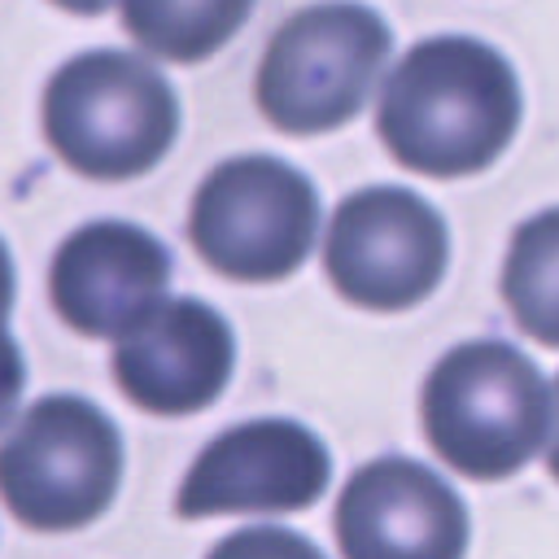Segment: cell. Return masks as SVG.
<instances>
[{"label": "cell", "mask_w": 559, "mask_h": 559, "mask_svg": "<svg viewBox=\"0 0 559 559\" xmlns=\"http://www.w3.org/2000/svg\"><path fill=\"white\" fill-rule=\"evenodd\" d=\"M389 26L358 0H323L293 13L266 44L258 66V109L288 135H319L349 122L384 57Z\"/></svg>", "instance_id": "4"}, {"label": "cell", "mask_w": 559, "mask_h": 559, "mask_svg": "<svg viewBox=\"0 0 559 559\" xmlns=\"http://www.w3.org/2000/svg\"><path fill=\"white\" fill-rule=\"evenodd\" d=\"M170 253L135 223H87L52 258V306L87 336H127L166 301Z\"/></svg>", "instance_id": "11"}, {"label": "cell", "mask_w": 559, "mask_h": 559, "mask_svg": "<svg viewBox=\"0 0 559 559\" xmlns=\"http://www.w3.org/2000/svg\"><path fill=\"white\" fill-rule=\"evenodd\" d=\"M336 542L345 559H463L467 511L437 472L384 454L345 480Z\"/></svg>", "instance_id": "9"}, {"label": "cell", "mask_w": 559, "mask_h": 559, "mask_svg": "<svg viewBox=\"0 0 559 559\" xmlns=\"http://www.w3.org/2000/svg\"><path fill=\"white\" fill-rule=\"evenodd\" d=\"M188 231L197 253L227 280L271 284L293 275L319 231L314 183L275 157H231L192 197Z\"/></svg>", "instance_id": "6"}, {"label": "cell", "mask_w": 559, "mask_h": 559, "mask_svg": "<svg viewBox=\"0 0 559 559\" xmlns=\"http://www.w3.org/2000/svg\"><path fill=\"white\" fill-rule=\"evenodd\" d=\"M61 9H70V13H105L114 0H57Z\"/></svg>", "instance_id": "17"}, {"label": "cell", "mask_w": 559, "mask_h": 559, "mask_svg": "<svg viewBox=\"0 0 559 559\" xmlns=\"http://www.w3.org/2000/svg\"><path fill=\"white\" fill-rule=\"evenodd\" d=\"M332 459L323 441L297 419H249L218 432L188 467L175 511L245 515V511H301L328 489Z\"/></svg>", "instance_id": "8"}, {"label": "cell", "mask_w": 559, "mask_h": 559, "mask_svg": "<svg viewBox=\"0 0 559 559\" xmlns=\"http://www.w3.org/2000/svg\"><path fill=\"white\" fill-rule=\"evenodd\" d=\"M179 131L170 83L131 52H83L44 87V135L87 179H131L166 157Z\"/></svg>", "instance_id": "3"}, {"label": "cell", "mask_w": 559, "mask_h": 559, "mask_svg": "<svg viewBox=\"0 0 559 559\" xmlns=\"http://www.w3.org/2000/svg\"><path fill=\"white\" fill-rule=\"evenodd\" d=\"M555 411H559V380H555ZM546 467L559 480V415H555V432H550V445H546Z\"/></svg>", "instance_id": "16"}, {"label": "cell", "mask_w": 559, "mask_h": 559, "mask_svg": "<svg viewBox=\"0 0 559 559\" xmlns=\"http://www.w3.org/2000/svg\"><path fill=\"white\" fill-rule=\"evenodd\" d=\"M419 419L428 445L472 480L520 472L546 441L550 389L507 341H467L424 380Z\"/></svg>", "instance_id": "2"}, {"label": "cell", "mask_w": 559, "mask_h": 559, "mask_svg": "<svg viewBox=\"0 0 559 559\" xmlns=\"http://www.w3.org/2000/svg\"><path fill=\"white\" fill-rule=\"evenodd\" d=\"M210 559H323V555L314 550V542H306L293 528L258 524V528H240V533L223 537L210 550Z\"/></svg>", "instance_id": "14"}, {"label": "cell", "mask_w": 559, "mask_h": 559, "mask_svg": "<svg viewBox=\"0 0 559 559\" xmlns=\"http://www.w3.org/2000/svg\"><path fill=\"white\" fill-rule=\"evenodd\" d=\"M520 109V83L502 52L472 35H432L389 70L376 131L406 170L454 179L485 170L511 144Z\"/></svg>", "instance_id": "1"}, {"label": "cell", "mask_w": 559, "mask_h": 559, "mask_svg": "<svg viewBox=\"0 0 559 559\" xmlns=\"http://www.w3.org/2000/svg\"><path fill=\"white\" fill-rule=\"evenodd\" d=\"M9 310H13V262L9 249L0 240V424L13 415L22 384H26V367H22V349L9 336Z\"/></svg>", "instance_id": "15"}, {"label": "cell", "mask_w": 559, "mask_h": 559, "mask_svg": "<svg viewBox=\"0 0 559 559\" xmlns=\"http://www.w3.org/2000/svg\"><path fill=\"white\" fill-rule=\"evenodd\" d=\"M122 476V441L105 411L83 397H39L0 441V498L44 533L96 520Z\"/></svg>", "instance_id": "5"}, {"label": "cell", "mask_w": 559, "mask_h": 559, "mask_svg": "<svg viewBox=\"0 0 559 559\" xmlns=\"http://www.w3.org/2000/svg\"><path fill=\"white\" fill-rule=\"evenodd\" d=\"M445 223L406 188H362L332 214L323 271L332 288L362 310H406L424 301L445 271Z\"/></svg>", "instance_id": "7"}, {"label": "cell", "mask_w": 559, "mask_h": 559, "mask_svg": "<svg viewBox=\"0 0 559 559\" xmlns=\"http://www.w3.org/2000/svg\"><path fill=\"white\" fill-rule=\"evenodd\" d=\"M236 362L227 319L192 297H166L114 349L118 389L153 415H192L210 406Z\"/></svg>", "instance_id": "10"}, {"label": "cell", "mask_w": 559, "mask_h": 559, "mask_svg": "<svg viewBox=\"0 0 559 559\" xmlns=\"http://www.w3.org/2000/svg\"><path fill=\"white\" fill-rule=\"evenodd\" d=\"M249 9L253 0H122V22L153 57L201 61L245 26Z\"/></svg>", "instance_id": "12"}, {"label": "cell", "mask_w": 559, "mask_h": 559, "mask_svg": "<svg viewBox=\"0 0 559 559\" xmlns=\"http://www.w3.org/2000/svg\"><path fill=\"white\" fill-rule=\"evenodd\" d=\"M502 297L533 341L559 345V205L533 214L515 231L502 266Z\"/></svg>", "instance_id": "13"}]
</instances>
